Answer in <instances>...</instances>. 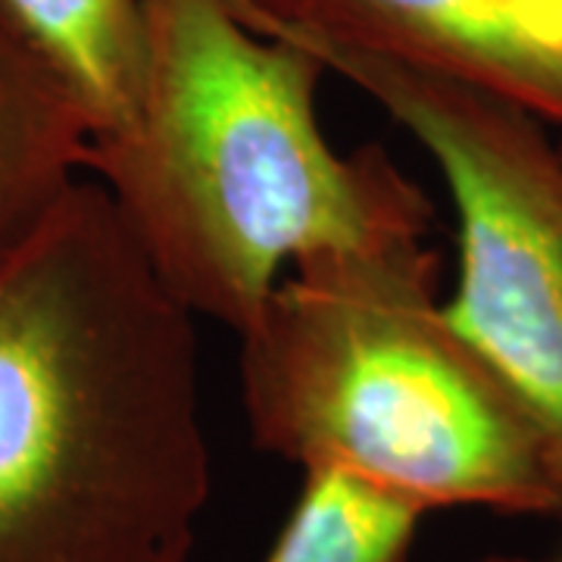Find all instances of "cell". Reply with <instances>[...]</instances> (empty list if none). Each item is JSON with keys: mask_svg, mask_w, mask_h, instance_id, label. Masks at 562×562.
I'll use <instances>...</instances> for the list:
<instances>
[{"mask_svg": "<svg viewBox=\"0 0 562 562\" xmlns=\"http://www.w3.org/2000/svg\"><path fill=\"white\" fill-rule=\"evenodd\" d=\"M210 491L198 316L85 172L0 266V562H188Z\"/></svg>", "mask_w": 562, "mask_h": 562, "instance_id": "1", "label": "cell"}, {"mask_svg": "<svg viewBox=\"0 0 562 562\" xmlns=\"http://www.w3.org/2000/svg\"><path fill=\"white\" fill-rule=\"evenodd\" d=\"M132 122L85 172L198 319L244 331L316 254L431 232V203L387 150L338 154L319 122L325 66L254 32L228 0H144Z\"/></svg>", "mask_w": 562, "mask_h": 562, "instance_id": "2", "label": "cell"}, {"mask_svg": "<svg viewBox=\"0 0 562 562\" xmlns=\"http://www.w3.org/2000/svg\"><path fill=\"white\" fill-rule=\"evenodd\" d=\"M428 232L301 260L238 331L254 443L338 469L422 513L560 522L535 425L438 301Z\"/></svg>", "mask_w": 562, "mask_h": 562, "instance_id": "3", "label": "cell"}, {"mask_svg": "<svg viewBox=\"0 0 562 562\" xmlns=\"http://www.w3.org/2000/svg\"><path fill=\"white\" fill-rule=\"evenodd\" d=\"M276 38L360 88L438 166L457 210V288L443 310L535 425L562 522V138L479 85L331 41Z\"/></svg>", "mask_w": 562, "mask_h": 562, "instance_id": "4", "label": "cell"}, {"mask_svg": "<svg viewBox=\"0 0 562 562\" xmlns=\"http://www.w3.org/2000/svg\"><path fill=\"white\" fill-rule=\"evenodd\" d=\"M260 35H306L479 85L562 128V0H228Z\"/></svg>", "mask_w": 562, "mask_h": 562, "instance_id": "5", "label": "cell"}, {"mask_svg": "<svg viewBox=\"0 0 562 562\" xmlns=\"http://www.w3.org/2000/svg\"><path fill=\"white\" fill-rule=\"evenodd\" d=\"M91 125L0 13V266L85 176Z\"/></svg>", "mask_w": 562, "mask_h": 562, "instance_id": "6", "label": "cell"}, {"mask_svg": "<svg viewBox=\"0 0 562 562\" xmlns=\"http://www.w3.org/2000/svg\"><path fill=\"white\" fill-rule=\"evenodd\" d=\"M0 13L60 79L91 140L122 132L144 79V0H0Z\"/></svg>", "mask_w": 562, "mask_h": 562, "instance_id": "7", "label": "cell"}, {"mask_svg": "<svg viewBox=\"0 0 562 562\" xmlns=\"http://www.w3.org/2000/svg\"><path fill=\"white\" fill-rule=\"evenodd\" d=\"M428 513L338 469H306L266 562H409Z\"/></svg>", "mask_w": 562, "mask_h": 562, "instance_id": "8", "label": "cell"}, {"mask_svg": "<svg viewBox=\"0 0 562 562\" xmlns=\"http://www.w3.org/2000/svg\"><path fill=\"white\" fill-rule=\"evenodd\" d=\"M475 562H562V553L560 557H484V560H475Z\"/></svg>", "mask_w": 562, "mask_h": 562, "instance_id": "9", "label": "cell"}]
</instances>
